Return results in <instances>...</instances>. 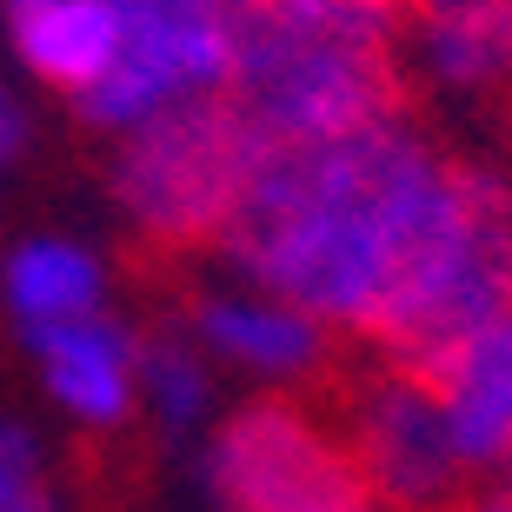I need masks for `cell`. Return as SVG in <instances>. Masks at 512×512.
Instances as JSON below:
<instances>
[{
    "label": "cell",
    "mask_w": 512,
    "mask_h": 512,
    "mask_svg": "<svg viewBox=\"0 0 512 512\" xmlns=\"http://www.w3.org/2000/svg\"><path fill=\"white\" fill-rule=\"evenodd\" d=\"M419 380L446 413L459 466H512V313L446 346Z\"/></svg>",
    "instance_id": "cell-8"
},
{
    "label": "cell",
    "mask_w": 512,
    "mask_h": 512,
    "mask_svg": "<svg viewBox=\"0 0 512 512\" xmlns=\"http://www.w3.org/2000/svg\"><path fill=\"white\" fill-rule=\"evenodd\" d=\"M266 140L227 94L180 100L167 114L140 120L114 160V200L133 227L160 247L220 240L247 200Z\"/></svg>",
    "instance_id": "cell-4"
},
{
    "label": "cell",
    "mask_w": 512,
    "mask_h": 512,
    "mask_svg": "<svg viewBox=\"0 0 512 512\" xmlns=\"http://www.w3.org/2000/svg\"><path fill=\"white\" fill-rule=\"evenodd\" d=\"M346 446L360 459L366 493L393 499V506H433L459 479V453L446 433L433 386L393 366L380 380H366L353 413H346Z\"/></svg>",
    "instance_id": "cell-7"
},
{
    "label": "cell",
    "mask_w": 512,
    "mask_h": 512,
    "mask_svg": "<svg viewBox=\"0 0 512 512\" xmlns=\"http://www.w3.org/2000/svg\"><path fill=\"white\" fill-rule=\"evenodd\" d=\"M207 486L227 512H366V479L346 433L300 399H253L213 433Z\"/></svg>",
    "instance_id": "cell-5"
},
{
    "label": "cell",
    "mask_w": 512,
    "mask_h": 512,
    "mask_svg": "<svg viewBox=\"0 0 512 512\" xmlns=\"http://www.w3.org/2000/svg\"><path fill=\"white\" fill-rule=\"evenodd\" d=\"M227 100L266 147L393 120L399 67L386 14L360 0H233Z\"/></svg>",
    "instance_id": "cell-2"
},
{
    "label": "cell",
    "mask_w": 512,
    "mask_h": 512,
    "mask_svg": "<svg viewBox=\"0 0 512 512\" xmlns=\"http://www.w3.org/2000/svg\"><path fill=\"white\" fill-rule=\"evenodd\" d=\"M506 7H512V0H506Z\"/></svg>",
    "instance_id": "cell-20"
},
{
    "label": "cell",
    "mask_w": 512,
    "mask_h": 512,
    "mask_svg": "<svg viewBox=\"0 0 512 512\" xmlns=\"http://www.w3.org/2000/svg\"><path fill=\"white\" fill-rule=\"evenodd\" d=\"M200 340L207 353L260 380H306L326 360V326L273 293H213L200 306Z\"/></svg>",
    "instance_id": "cell-10"
},
{
    "label": "cell",
    "mask_w": 512,
    "mask_h": 512,
    "mask_svg": "<svg viewBox=\"0 0 512 512\" xmlns=\"http://www.w3.org/2000/svg\"><path fill=\"white\" fill-rule=\"evenodd\" d=\"M120 20V60L80 114L94 127L133 133L180 100L227 94L233 74V0H107Z\"/></svg>",
    "instance_id": "cell-6"
},
{
    "label": "cell",
    "mask_w": 512,
    "mask_h": 512,
    "mask_svg": "<svg viewBox=\"0 0 512 512\" xmlns=\"http://www.w3.org/2000/svg\"><path fill=\"white\" fill-rule=\"evenodd\" d=\"M473 512H512V486H506V493H486Z\"/></svg>",
    "instance_id": "cell-17"
},
{
    "label": "cell",
    "mask_w": 512,
    "mask_h": 512,
    "mask_svg": "<svg viewBox=\"0 0 512 512\" xmlns=\"http://www.w3.org/2000/svg\"><path fill=\"white\" fill-rule=\"evenodd\" d=\"M14 54L60 94H94L120 60V20L107 0H20L14 7Z\"/></svg>",
    "instance_id": "cell-11"
},
{
    "label": "cell",
    "mask_w": 512,
    "mask_h": 512,
    "mask_svg": "<svg viewBox=\"0 0 512 512\" xmlns=\"http://www.w3.org/2000/svg\"><path fill=\"white\" fill-rule=\"evenodd\" d=\"M27 340H34V360H40L47 393H54L74 419H87V426H120V419H127V406H133V353H140V346H133L107 313H80V320L40 326V333H27Z\"/></svg>",
    "instance_id": "cell-9"
},
{
    "label": "cell",
    "mask_w": 512,
    "mask_h": 512,
    "mask_svg": "<svg viewBox=\"0 0 512 512\" xmlns=\"http://www.w3.org/2000/svg\"><path fill=\"white\" fill-rule=\"evenodd\" d=\"M0 293H7V313H14L27 333L60 320H80V313H100V293H107V273L87 247L74 240H20L0 266Z\"/></svg>",
    "instance_id": "cell-13"
},
{
    "label": "cell",
    "mask_w": 512,
    "mask_h": 512,
    "mask_svg": "<svg viewBox=\"0 0 512 512\" xmlns=\"http://www.w3.org/2000/svg\"><path fill=\"white\" fill-rule=\"evenodd\" d=\"M20 140H27V120H20V107L7 94H0V167L20 153Z\"/></svg>",
    "instance_id": "cell-16"
},
{
    "label": "cell",
    "mask_w": 512,
    "mask_h": 512,
    "mask_svg": "<svg viewBox=\"0 0 512 512\" xmlns=\"http://www.w3.org/2000/svg\"><path fill=\"white\" fill-rule=\"evenodd\" d=\"M419 60L446 87H499L512 74V7L506 0H419Z\"/></svg>",
    "instance_id": "cell-12"
},
{
    "label": "cell",
    "mask_w": 512,
    "mask_h": 512,
    "mask_svg": "<svg viewBox=\"0 0 512 512\" xmlns=\"http://www.w3.org/2000/svg\"><path fill=\"white\" fill-rule=\"evenodd\" d=\"M133 386L147 393L153 419L167 433H187L193 419L207 413V366H200L193 340H180V333H160L133 353Z\"/></svg>",
    "instance_id": "cell-14"
},
{
    "label": "cell",
    "mask_w": 512,
    "mask_h": 512,
    "mask_svg": "<svg viewBox=\"0 0 512 512\" xmlns=\"http://www.w3.org/2000/svg\"><path fill=\"white\" fill-rule=\"evenodd\" d=\"M499 313H512V187L479 167H459L446 207L413 240L366 333L393 353V366L426 373L446 346Z\"/></svg>",
    "instance_id": "cell-3"
},
{
    "label": "cell",
    "mask_w": 512,
    "mask_h": 512,
    "mask_svg": "<svg viewBox=\"0 0 512 512\" xmlns=\"http://www.w3.org/2000/svg\"><path fill=\"white\" fill-rule=\"evenodd\" d=\"M0 512H54L40 479V439L20 419H0Z\"/></svg>",
    "instance_id": "cell-15"
},
{
    "label": "cell",
    "mask_w": 512,
    "mask_h": 512,
    "mask_svg": "<svg viewBox=\"0 0 512 512\" xmlns=\"http://www.w3.org/2000/svg\"><path fill=\"white\" fill-rule=\"evenodd\" d=\"M360 7H380V14H386V7H413V0H360Z\"/></svg>",
    "instance_id": "cell-18"
},
{
    "label": "cell",
    "mask_w": 512,
    "mask_h": 512,
    "mask_svg": "<svg viewBox=\"0 0 512 512\" xmlns=\"http://www.w3.org/2000/svg\"><path fill=\"white\" fill-rule=\"evenodd\" d=\"M7 7H20V0H7Z\"/></svg>",
    "instance_id": "cell-19"
},
{
    "label": "cell",
    "mask_w": 512,
    "mask_h": 512,
    "mask_svg": "<svg viewBox=\"0 0 512 512\" xmlns=\"http://www.w3.org/2000/svg\"><path fill=\"white\" fill-rule=\"evenodd\" d=\"M453 173L459 167L419 147L399 120L340 140L266 147L220 247L253 293L300 306L320 326L366 333L413 240L446 207Z\"/></svg>",
    "instance_id": "cell-1"
}]
</instances>
